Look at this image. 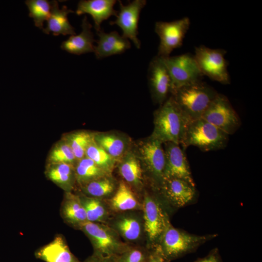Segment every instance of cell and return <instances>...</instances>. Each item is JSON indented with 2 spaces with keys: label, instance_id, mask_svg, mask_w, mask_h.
<instances>
[{
  "label": "cell",
  "instance_id": "cell-2",
  "mask_svg": "<svg viewBox=\"0 0 262 262\" xmlns=\"http://www.w3.org/2000/svg\"><path fill=\"white\" fill-rule=\"evenodd\" d=\"M216 236V234L196 235L189 233L174 227L168 217L156 247L170 262L194 251L200 245Z\"/></svg>",
  "mask_w": 262,
  "mask_h": 262
},
{
  "label": "cell",
  "instance_id": "cell-16",
  "mask_svg": "<svg viewBox=\"0 0 262 262\" xmlns=\"http://www.w3.org/2000/svg\"><path fill=\"white\" fill-rule=\"evenodd\" d=\"M97 33L98 39L94 52L98 59L122 54L131 48L130 41L117 31L106 33L101 29Z\"/></svg>",
  "mask_w": 262,
  "mask_h": 262
},
{
  "label": "cell",
  "instance_id": "cell-5",
  "mask_svg": "<svg viewBox=\"0 0 262 262\" xmlns=\"http://www.w3.org/2000/svg\"><path fill=\"white\" fill-rule=\"evenodd\" d=\"M88 237L94 254L105 258L115 259L129 245L123 243L115 230L103 223L86 221L79 228Z\"/></svg>",
  "mask_w": 262,
  "mask_h": 262
},
{
  "label": "cell",
  "instance_id": "cell-7",
  "mask_svg": "<svg viewBox=\"0 0 262 262\" xmlns=\"http://www.w3.org/2000/svg\"><path fill=\"white\" fill-rule=\"evenodd\" d=\"M171 80V94L176 90L202 81L200 71L193 55L185 53L164 58Z\"/></svg>",
  "mask_w": 262,
  "mask_h": 262
},
{
  "label": "cell",
  "instance_id": "cell-4",
  "mask_svg": "<svg viewBox=\"0 0 262 262\" xmlns=\"http://www.w3.org/2000/svg\"><path fill=\"white\" fill-rule=\"evenodd\" d=\"M228 141V134L200 118L188 123L180 145L183 150L194 146L209 151L224 148Z\"/></svg>",
  "mask_w": 262,
  "mask_h": 262
},
{
  "label": "cell",
  "instance_id": "cell-19",
  "mask_svg": "<svg viewBox=\"0 0 262 262\" xmlns=\"http://www.w3.org/2000/svg\"><path fill=\"white\" fill-rule=\"evenodd\" d=\"M81 27L82 31L79 34L72 35L62 43V49L76 55L94 52L96 40L91 30L92 26L86 16L82 20Z\"/></svg>",
  "mask_w": 262,
  "mask_h": 262
},
{
  "label": "cell",
  "instance_id": "cell-30",
  "mask_svg": "<svg viewBox=\"0 0 262 262\" xmlns=\"http://www.w3.org/2000/svg\"><path fill=\"white\" fill-rule=\"evenodd\" d=\"M94 133L86 131H74L64 139L71 147L77 161L85 156L86 150L94 140Z\"/></svg>",
  "mask_w": 262,
  "mask_h": 262
},
{
  "label": "cell",
  "instance_id": "cell-10",
  "mask_svg": "<svg viewBox=\"0 0 262 262\" xmlns=\"http://www.w3.org/2000/svg\"><path fill=\"white\" fill-rule=\"evenodd\" d=\"M188 17L172 21H157L154 30L160 38L157 55L166 58L172 51L180 48L190 26Z\"/></svg>",
  "mask_w": 262,
  "mask_h": 262
},
{
  "label": "cell",
  "instance_id": "cell-17",
  "mask_svg": "<svg viewBox=\"0 0 262 262\" xmlns=\"http://www.w3.org/2000/svg\"><path fill=\"white\" fill-rule=\"evenodd\" d=\"M115 0H82L77 5L76 13L80 16L90 15L94 22V28L97 32L101 30L103 21L111 16H116L118 11L114 9Z\"/></svg>",
  "mask_w": 262,
  "mask_h": 262
},
{
  "label": "cell",
  "instance_id": "cell-1",
  "mask_svg": "<svg viewBox=\"0 0 262 262\" xmlns=\"http://www.w3.org/2000/svg\"><path fill=\"white\" fill-rule=\"evenodd\" d=\"M189 122L171 96L155 111L151 135L163 144L172 142L180 145Z\"/></svg>",
  "mask_w": 262,
  "mask_h": 262
},
{
  "label": "cell",
  "instance_id": "cell-9",
  "mask_svg": "<svg viewBox=\"0 0 262 262\" xmlns=\"http://www.w3.org/2000/svg\"><path fill=\"white\" fill-rule=\"evenodd\" d=\"M201 118L228 135L234 133L241 125L240 119L228 98L219 93Z\"/></svg>",
  "mask_w": 262,
  "mask_h": 262
},
{
  "label": "cell",
  "instance_id": "cell-34",
  "mask_svg": "<svg viewBox=\"0 0 262 262\" xmlns=\"http://www.w3.org/2000/svg\"><path fill=\"white\" fill-rule=\"evenodd\" d=\"M150 250L139 246H129L115 259V262H147Z\"/></svg>",
  "mask_w": 262,
  "mask_h": 262
},
{
  "label": "cell",
  "instance_id": "cell-18",
  "mask_svg": "<svg viewBox=\"0 0 262 262\" xmlns=\"http://www.w3.org/2000/svg\"><path fill=\"white\" fill-rule=\"evenodd\" d=\"M35 256L45 262H81L71 252L64 236L61 235L38 249Z\"/></svg>",
  "mask_w": 262,
  "mask_h": 262
},
{
  "label": "cell",
  "instance_id": "cell-12",
  "mask_svg": "<svg viewBox=\"0 0 262 262\" xmlns=\"http://www.w3.org/2000/svg\"><path fill=\"white\" fill-rule=\"evenodd\" d=\"M144 229L151 249L156 246L164 229L167 214L157 200L148 194L144 196L142 203Z\"/></svg>",
  "mask_w": 262,
  "mask_h": 262
},
{
  "label": "cell",
  "instance_id": "cell-36",
  "mask_svg": "<svg viewBox=\"0 0 262 262\" xmlns=\"http://www.w3.org/2000/svg\"><path fill=\"white\" fill-rule=\"evenodd\" d=\"M193 262H222L218 249H213L205 257L199 258Z\"/></svg>",
  "mask_w": 262,
  "mask_h": 262
},
{
  "label": "cell",
  "instance_id": "cell-3",
  "mask_svg": "<svg viewBox=\"0 0 262 262\" xmlns=\"http://www.w3.org/2000/svg\"><path fill=\"white\" fill-rule=\"evenodd\" d=\"M218 94L214 88L201 81L176 90L171 96L190 122L201 118Z\"/></svg>",
  "mask_w": 262,
  "mask_h": 262
},
{
  "label": "cell",
  "instance_id": "cell-22",
  "mask_svg": "<svg viewBox=\"0 0 262 262\" xmlns=\"http://www.w3.org/2000/svg\"><path fill=\"white\" fill-rule=\"evenodd\" d=\"M47 178L65 192H71L76 181L74 165L65 163H48L46 167Z\"/></svg>",
  "mask_w": 262,
  "mask_h": 262
},
{
  "label": "cell",
  "instance_id": "cell-20",
  "mask_svg": "<svg viewBox=\"0 0 262 262\" xmlns=\"http://www.w3.org/2000/svg\"><path fill=\"white\" fill-rule=\"evenodd\" d=\"M50 14L47 20V26L43 31L45 33H52L54 35L59 34L74 35L75 29L70 24L67 16L74 11L69 9L66 5L59 9L58 2L56 0L50 2Z\"/></svg>",
  "mask_w": 262,
  "mask_h": 262
},
{
  "label": "cell",
  "instance_id": "cell-25",
  "mask_svg": "<svg viewBox=\"0 0 262 262\" xmlns=\"http://www.w3.org/2000/svg\"><path fill=\"white\" fill-rule=\"evenodd\" d=\"M111 208L116 212L142 210V204L137 199L130 186L121 181L109 200Z\"/></svg>",
  "mask_w": 262,
  "mask_h": 262
},
{
  "label": "cell",
  "instance_id": "cell-13",
  "mask_svg": "<svg viewBox=\"0 0 262 262\" xmlns=\"http://www.w3.org/2000/svg\"><path fill=\"white\" fill-rule=\"evenodd\" d=\"M147 78L152 99L161 105L168 98L171 88L170 76L164 58L156 55L152 58Z\"/></svg>",
  "mask_w": 262,
  "mask_h": 262
},
{
  "label": "cell",
  "instance_id": "cell-28",
  "mask_svg": "<svg viewBox=\"0 0 262 262\" xmlns=\"http://www.w3.org/2000/svg\"><path fill=\"white\" fill-rule=\"evenodd\" d=\"M81 187L83 195L99 199L111 196L117 188L116 182L111 175L93 180Z\"/></svg>",
  "mask_w": 262,
  "mask_h": 262
},
{
  "label": "cell",
  "instance_id": "cell-6",
  "mask_svg": "<svg viewBox=\"0 0 262 262\" xmlns=\"http://www.w3.org/2000/svg\"><path fill=\"white\" fill-rule=\"evenodd\" d=\"M226 51L221 49H211L204 45L195 48L194 55L197 66L203 75L221 84L230 83Z\"/></svg>",
  "mask_w": 262,
  "mask_h": 262
},
{
  "label": "cell",
  "instance_id": "cell-31",
  "mask_svg": "<svg viewBox=\"0 0 262 262\" xmlns=\"http://www.w3.org/2000/svg\"><path fill=\"white\" fill-rule=\"evenodd\" d=\"M85 156L92 160L98 166L111 174L116 161L93 141L88 147Z\"/></svg>",
  "mask_w": 262,
  "mask_h": 262
},
{
  "label": "cell",
  "instance_id": "cell-24",
  "mask_svg": "<svg viewBox=\"0 0 262 262\" xmlns=\"http://www.w3.org/2000/svg\"><path fill=\"white\" fill-rule=\"evenodd\" d=\"M94 140L116 161L128 151L129 141L125 136L113 132L95 133Z\"/></svg>",
  "mask_w": 262,
  "mask_h": 262
},
{
  "label": "cell",
  "instance_id": "cell-35",
  "mask_svg": "<svg viewBox=\"0 0 262 262\" xmlns=\"http://www.w3.org/2000/svg\"><path fill=\"white\" fill-rule=\"evenodd\" d=\"M147 262H170L162 255L157 247L150 250L149 255Z\"/></svg>",
  "mask_w": 262,
  "mask_h": 262
},
{
  "label": "cell",
  "instance_id": "cell-15",
  "mask_svg": "<svg viewBox=\"0 0 262 262\" xmlns=\"http://www.w3.org/2000/svg\"><path fill=\"white\" fill-rule=\"evenodd\" d=\"M164 197L176 207H182L194 198L195 186L178 178H164L159 187Z\"/></svg>",
  "mask_w": 262,
  "mask_h": 262
},
{
  "label": "cell",
  "instance_id": "cell-32",
  "mask_svg": "<svg viewBox=\"0 0 262 262\" xmlns=\"http://www.w3.org/2000/svg\"><path fill=\"white\" fill-rule=\"evenodd\" d=\"M35 26L43 30L44 22L49 18L51 11L50 2L46 0H27L25 1Z\"/></svg>",
  "mask_w": 262,
  "mask_h": 262
},
{
  "label": "cell",
  "instance_id": "cell-27",
  "mask_svg": "<svg viewBox=\"0 0 262 262\" xmlns=\"http://www.w3.org/2000/svg\"><path fill=\"white\" fill-rule=\"evenodd\" d=\"M74 169L76 182L81 187L96 179L111 175L86 156L77 161Z\"/></svg>",
  "mask_w": 262,
  "mask_h": 262
},
{
  "label": "cell",
  "instance_id": "cell-23",
  "mask_svg": "<svg viewBox=\"0 0 262 262\" xmlns=\"http://www.w3.org/2000/svg\"><path fill=\"white\" fill-rule=\"evenodd\" d=\"M118 161L119 172L125 181L134 187L140 188L143 184L142 168L135 153L128 151Z\"/></svg>",
  "mask_w": 262,
  "mask_h": 262
},
{
  "label": "cell",
  "instance_id": "cell-14",
  "mask_svg": "<svg viewBox=\"0 0 262 262\" xmlns=\"http://www.w3.org/2000/svg\"><path fill=\"white\" fill-rule=\"evenodd\" d=\"M164 144L165 156L164 179H180L195 186L184 150L180 145L172 142Z\"/></svg>",
  "mask_w": 262,
  "mask_h": 262
},
{
  "label": "cell",
  "instance_id": "cell-37",
  "mask_svg": "<svg viewBox=\"0 0 262 262\" xmlns=\"http://www.w3.org/2000/svg\"><path fill=\"white\" fill-rule=\"evenodd\" d=\"M83 262H115V259L103 258L93 254Z\"/></svg>",
  "mask_w": 262,
  "mask_h": 262
},
{
  "label": "cell",
  "instance_id": "cell-11",
  "mask_svg": "<svg viewBox=\"0 0 262 262\" xmlns=\"http://www.w3.org/2000/svg\"><path fill=\"white\" fill-rule=\"evenodd\" d=\"M119 11L116 18L110 22L111 25H116L122 32V36L131 41L137 49L141 47V42L138 38V26L141 10L145 6V0H134L128 4L119 0Z\"/></svg>",
  "mask_w": 262,
  "mask_h": 262
},
{
  "label": "cell",
  "instance_id": "cell-26",
  "mask_svg": "<svg viewBox=\"0 0 262 262\" xmlns=\"http://www.w3.org/2000/svg\"><path fill=\"white\" fill-rule=\"evenodd\" d=\"M114 226L118 234L127 242H136L141 237L142 223L135 215L126 214L119 216L115 219Z\"/></svg>",
  "mask_w": 262,
  "mask_h": 262
},
{
  "label": "cell",
  "instance_id": "cell-33",
  "mask_svg": "<svg viewBox=\"0 0 262 262\" xmlns=\"http://www.w3.org/2000/svg\"><path fill=\"white\" fill-rule=\"evenodd\" d=\"M77 162L71 147L63 138L52 147L48 163H65L75 165Z\"/></svg>",
  "mask_w": 262,
  "mask_h": 262
},
{
  "label": "cell",
  "instance_id": "cell-29",
  "mask_svg": "<svg viewBox=\"0 0 262 262\" xmlns=\"http://www.w3.org/2000/svg\"><path fill=\"white\" fill-rule=\"evenodd\" d=\"M79 196L85 209L87 221L102 223L106 220L108 212L101 199L83 194Z\"/></svg>",
  "mask_w": 262,
  "mask_h": 262
},
{
  "label": "cell",
  "instance_id": "cell-21",
  "mask_svg": "<svg viewBox=\"0 0 262 262\" xmlns=\"http://www.w3.org/2000/svg\"><path fill=\"white\" fill-rule=\"evenodd\" d=\"M61 215L66 223L77 229L87 221L85 211L79 195L72 192H65Z\"/></svg>",
  "mask_w": 262,
  "mask_h": 262
},
{
  "label": "cell",
  "instance_id": "cell-8",
  "mask_svg": "<svg viewBox=\"0 0 262 262\" xmlns=\"http://www.w3.org/2000/svg\"><path fill=\"white\" fill-rule=\"evenodd\" d=\"M163 143L150 135L140 142L136 152L141 165L144 166L154 182L159 187L164 179L165 156Z\"/></svg>",
  "mask_w": 262,
  "mask_h": 262
}]
</instances>
